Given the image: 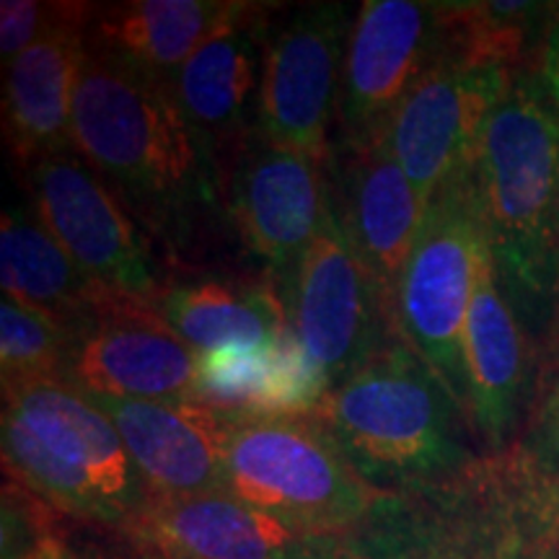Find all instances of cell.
Returning <instances> with one entry per match:
<instances>
[{
    "label": "cell",
    "instance_id": "ac0fdd59",
    "mask_svg": "<svg viewBox=\"0 0 559 559\" xmlns=\"http://www.w3.org/2000/svg\"><path fill=\"white\" fill-rule=\"evenodd\" d=\"M270 5L249 3L213 34L169 81L171 96L215 158L239 138L249 115H257Z\"/></svg>",
    "mask_w": 559,
    "mask_h": 559
},
{
    "label": "cell",
    "instance_id": "9c48e42d",
    "mask_svg": "<svg viewBox=\"0 0 559 559\" xmlns=\"http://www.w3.org/2000/svg\"><path fill=\"white\" fill-rule=\"evenodd\" d=\"M285 283L293 330L330 389L396 337L381 293L349 241L334 200L317 241Z\"/></svg>",
    "mask_w": 559,
    "mask_h": 559
},
{
    "label": "cell",
    "instance_id": "30bf717a",
    "mask_svg": "<svg viewBox=\"0 0 559 559\" xmlns=\"http://www.w3.org/2000/svg\"><path fill=\"white\" fill-rule=\"evenodd\" d=\"M515 73L436 50L391 117L386 143L425 202L469 174L479 135Z\"/></svg>",
    "mask_w": 559,
    "mask_h": 559
},
{
    "label": "cell",
    "instance_id": "7a4b0ae2",
    "mask_svg": "<svg viewBox=\"0 0 559 559\" xmlns=\"http://www.w3.org/2000/svg\"><path fill=\"white\" fill-rule=\"evenodd\" d=\"M469 190L498 280L519 304H544L559 270V111L526 75L481 130Z\"/></svg>",
    "mask_w": 559,
    "mask_h": 559
},
{
    "label": "cell",
    "instance_id": "8fae6325",
    "mask_svg": "<svg viewBox=\"0 0 559 559\" xmlns=\"http://www.w3.org/2000/svg\"><path fill=\"white\" fill-rule=\"evenodd\" d=\"M200 360L156 309L111 304L73 334L66 381L91 400L198 402Z\"/></svg>",
    "mask_w": 559,
    "mask_h": 559
},
{
    "label": "cell",
    "instance_id": "4fadbf2b",
    "mask_svg": "<svg viewBox=\"0 0 559 559\" xmlns=\"http://www.w3.org/2000/svg\"><path fill=\"white\" fill-rule=\"evenodd\" d=\"M330 200V166L251 132L228 179V207L241 241L275 275H293L324 226Z\"/></svg>",
    "mask_w": 559,
    "mask_h": 559
},
{
    "label": "cell",
    "instance_id": "d6a6232c",
    "mask_svg": "<svg viewBox=\"0 0 559 559\" xmlns=\"http://www.w3.org/2000/svg\"><path fill=\"white\" fill-rule=\"evenodd\" d=\"M557 243H559V200H557Z\"/></svg>",
    "mask_w": 559,
    "mask_h": 559
},
{
    "label": "cell",
    "instance_id": "5b68a950",
    "mask_svg": "<svg viewBox=\"0 0 559 559\" xmlns=\"http://www.w3.org/2000/svg\"><path fill=\"white\" fill-rule=\"evenodd\" d=\"M223 469L234 498L321 536H345L400 500L370 485L311 415H226Z\"/></svg>",
    "mask_w": 559,
    "mask_h": 559
},
{
    "label": "cell",
    "instance_id": "52a82bcc",
    "mask_svg": "<svg viewBox=\"0 0 559 559\" xmlns=\"http://www.w3.org/2000/svg\"><path fill=\"white\" fill-rule=\"evenodd\" d=\"M353 21L345 3H309L267 32L254 135L332 166V122Z\"/></svg>",
    "mask_w": 559,
    "mask_h": 559
},
{
    "label": "cell",
    "instance_id": "f1b7e54d",
    "mask_svg": "<svg viewBox=\"0 0 559 559\" xmlns=\"http://www.w3.org/2000/svg\"><path fill=\"white\" fill-rule=\"evenodd\" d=\"M290 559H417V551H404L389 539H360V536H324Z\"/></svg>",
    "mask_w": 559,
    "mask_h": 559
},
{
    "label": "cell",
    "instance_id": "7c38bea8",
    "mask_svg": "<svg viewBox=\"0 0 559 559\" xmlns=\"http://www.w3.org/2000/svg\"><path fill=\"white\" fill-rule=\"evenodd\" d=\"M438 50V3L366 0L347 37L340 88V143L386 135L391 117Z\"/></svg>",
    "mask_w": 559,
    "mask_h": 559
},
{
    "label": "cell",
    "instance_id": "e0dca14e",
    "mask_svg": "<svg viewBox=\"0 0 559 559\" xmlns=\"http://www.w3.org/2000/svg\"><path fill=\"white\" fill-rule=\"evenodd\" d=\"M128 528L158 559H290L324 539L230 492L148 498Z\"/></svg>",
    "mask_w": 559,
    "mask_h": 559
},
{
    "label": "cell",
    "instance_id": "1f68e13d",
    "mask_svg": "<svg viewBox=\"0 0 559 559\" xmlns=\"http://www.w3.org/2000/svg\"><path fill=\"white\" fill-rule=\"evenodd\" d=\"M417 559H508L500 551H485V549H472L464 547V544H456V547H449V544H440L436 551L425 555V551H417Z\"/></svg>",
    "mask_w": 559,
    "mask_h": 559
},
{
    "label": "cell",
    "instance_id": "277c9868",
    "mask_svg": "<svg viewBox=\"0 0 559 559\" xmlns=\"http://www.w3.org/2000/svg\"><path fill=\"white\" fill-rule=\"evenodd\" d=\"M3 466L70 515L128 528L148 489L111 419L68 381L3 389Z\"/></svg>",
    "mask_w": 559,
    "mask_h": 559
},
{
    "label": "cell",
    "instance_id": "ffe728a7",
    "mask_svg": "<svg viewBox=\"0 0 559 559\" xmlns=\"http://www.w3.org/2000/svg\"><path fill=\"white\" fill-rule=\"evenodd\" d=\"M464 373L474 428L487 445L502 449L519 425L528 379V345L492 260L481 267L466 319Z\"/></svg>",
    "mask_w": 559,
    "mask_h": 559
},
{
    "label": "cell",
    "instance_id": "603a6c76",
    "mask_svg": "<svg viewBox=\"0 0 559 559\" xmlns=\"http://www.w3.org/2000/svg\"><path fill=\"white\" fill-rule=\"evenodd\" d=\"M559 5L547 3H438V50L469 66L513 70L531 37Z\"/></svg>",
    "mask_w": 559,
    "mask_h": 559
},
{
    "label": "cell",
    "instance_id": "d4e9b609",
    "mask_svg": "<svg viewBox=\"0 0 559 559\" xmlns=\"http://www.w3.org/2000/svg\"><path fill=\"white\" fill-rule=\"evenodd\" d=\"M275 370L267 347H230L200 360L198 402L230 417H270Z\"/></svg>",
    "mask_w": 559,
    "mask_h": 559
},
{
    "label": "cell",
    "instance_id": "3957f363",
    "mask_svg": "<svg viewBox=\"0 0 559 559\" xmlns=\"http://www.w3.org/2000/svg\"><path fill=\"white\" fill-rule=\"evenodd\" d=\"M464 415L423 358L394 337L326 391L311 417L373 487L423 489L469 466L459 440Z\"/></svg>",
    "mask_w": 559,
    "mask_h": 559
},
{
    "label": "cell",
    "instance_id": "d6986e66",
    "mask_svg": "<svg viewBox=\"0 0 559 559\" xmlns=\"http://www.w3.org/2000/svg\"><path fill=\"white\" fill-rule=\"evenodd\" d=\"M247 5L243 0H128L94 5L86 45L138 73L169 83Z\"/></svg>",
    "mask_w": 559,
    "mask_h": 559
},
{
    "label": "cell",
    "instance_id": "83f0119b",
    "mask_svg": "<svg viewBox=\"0 0 559 559\" xmlns=\"http://www.w3.org/2000/svg\"><path fill=\"white\" fill-rule=\"evenodd\" d=\"M539 498L534 506V531L526 544V559H559V481L536 474Z\"/></svg>",
    "mask_w": 559,
    "mask_h": 559
},
{
    "label": "cell",
    "instance_id": "f546056e",
    "mask_svg": "<svg viewBox=\"0 0 559 559\" xmlns=\"http://www.w3.org/2000/svg\"><path fill=\"white\" fill-rule=\"evenodd\" d=\"M531 466L536 474L559 481V383L551 391L549 402L544 404L539 425H536L534 453H531Z\"/></svg>",
    "mask_w": 559,
    "mask_h": 559
},
{
    "label": "cell",
    "instance_id": "4dcf8cb0",
    "mask_svg": "<svg viewBox=\"0 0 559 559\" xmlns=\"http://www.w3.org/2000/svg\"><path fill=\"white\" fill-rule=\"evenodd\" d=\"M536 83L559 111V11H555L547 29H544L539 45V79H536Z\"/></svg>",
    "mask_w": 559,
    "mask_h": 559
},
{
    "label": "cell",
    "instance_id": "ba28073f",
    "mask_svg": "<svg viewBox=\"0 0 559 559\" xmlns=\"http://www.w3.org/2000/svg\"><path fill=\"white\" fill-rule=\"evenodd\" d=\"M32 213L91 283L124 304L156 309L158 270L120 198L75 151L24 169ZM158 311V309H156Z\"/></svg>",
    "mask_w": 559,
    "mask_h": 559
},
{
    "label": "cell",
    "instance_id": "9a60e30c",
    "mask_svg": "<svg viewBox=\"0 0 559 559\" xmlns=\"http://www.w3.org/2000/svg\"><path fill=\"white\" fill-rule=\"evenodd\" d=\"M91 11V3H58L45 34L5 66L3 132L21 169L73 151L70 117Z\"/></svg>",
    "mask_w": 559,
    "mask_h": 559
},
{
    "label": "cell",
    "instance_id": "7402d4cb",
    "mask_svg": "<svg viewBox=\"0 0 559 559\" xmlns=\"http://www.w3.org/2000/svg\"><path fill=\"white\" fill-rule=\"evenodd\" d=\"M160 319L200 355L230 347H267L288 330L285 300L272 285L194 280L160 293Z\"/></svg>",
    "mask_w": 559,
    "mask_h": 559
},
{
    "label": "cell",
    "instance_id": "44dd1931",
    "mask_svg": "<svg viewBox=\"0 0 559 559\" xmlns=\"http://www.w3.org/2000/svg\"><path fill=\"white\" fill-rule=\"evenodd\" d=\"M0 285L3 296L52 319L62 330H83L111 304H124L83 275L45 226L21 207L0 221Z\"/></svg>",
    "mask_w": 559,
    "mask_h": 559
},
{
    "label": "cell",
    "instance_id": "5bb4252c",
    "mask_svg": "<svg viewBox=\"0 0 559 559\" xmlns=\"http://www.w3.org/2000/svg\"><path fill=\"white\" fill-rule=\"evenodd\" d=\"M334 153L330 169L334 207L394 326L396 288L430 202L404 174L386 135L360 145H334Z\"/></svg>",
    "mask_w": 559,
    "mask_h": 559
},
{
    "label": "cell",
    "instance_id": "2e32d148",
    "mask_svg": "<svg viewBox=\"0 0 559 559\" xmlns=\"http://www.w3.org/2000/svg\"><path fill=\"white\" fill-rule=\"evenodd\" d=\"M120 432L148 498L226 492V415L202 402L91 400Z\"/></svg>",
    "mask_w": 559,
    "mask_h": 559
},
{
    "label": "cell",
    "instance_id": "cb8c5ba5",
    "mask_svg": "<svg viewBox=\"0 0 559 559\" xmlns=\"http://www.w3.org/2000/svg\"><path fill=\"white\" fill-rule=\"evenodd\" d=\"M68 330L16 300L0 304V379L3 389L34 381H66L70 358Z\"/></svg>",
    "mask_w": 559,
    "mask_h": 559
},
{
    "label": "cell",
    "instance_id": "4316f807",
    "mask_svg": "<svg viewBox=\"0 0 559 559\" xmlns=\"http://www.w3.org/2000/svg\"><path fill=\"white\" fill-rule=\"evenodd\" d=\"M58 3L37 0H3L0 3V58L9 66L26 47L34 45L52 24Z\"/></svg>",
    "mask_w": 559,
    "mask_h": 559
},
{
    "label": "cell",
    "instance_id": "6da1fadb",
    "mask_svg": "<svg viewBox=\"0 0 559 559\" xmlns=\"http://www.w3.org/2000/svg\"><path fill=\"white\" fill-rule=\"evenodd\" d=\"M73 151L124 205L151 226L187 228L218 198V158L187 117L169 83L107 55L83 52L70 117Z\"/></svg>",
    "mask_w": 559,
    "mask_h": 559
},
{
    "label": "cell",
    "instance_id": "484cf974",
    "mask_svg": "<svg viewBox=\"0 0 559 559\" xmlns=\"http://www.w3.org/2000/svg\"><path fill=\"white\" fill-rule=\"evenodd\" d=\"M55 506L16 479L3 485V559H66Z\"/></svg>",
    "mask_w": 559,
    "mask_h": 559
},
{
    "label": "cell",
    "instance_id": "8992f818",
    "mask_svg": "<svg viewBox=\"0 0 559 559\" xmlns=\"http://www.w3.org/2000/svg\"><path fill=\"white\" fill-rule=\"evenodd\" d=\"M492 260L469 174L432 198L394 298V332L469 412L464 330L481 267Z\"/></svg>",
    "mask_w": 559,
    "mask_h": 559
}]
</instances>
